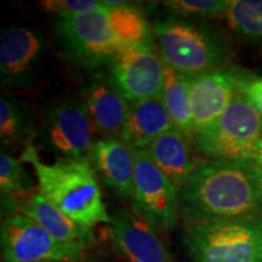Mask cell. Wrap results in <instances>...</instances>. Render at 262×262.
<instances>
[{
	"label": "cell",
	"instance_id": "e0dca14e",
	"mask_svg": "<svg viewBox=\"0 0 262 262\" xmlns=\"http://www.w3.org/2000/svg\"><path fill=\"white\" fill-rule=\"evenodd\" d=\"M150 158L178 191L199 163L192 139L172 127L153 141L146 148Z\"/></svg>",
	"mask_w": 262,
	"mask_h": 262
},
{
	"label": "cell",
	"instance_id": "d4e9b609",
	"mask_svg": "<svg viewBox=\"0 0 262 262\" xmlns=\"http://www.w3.org/2000/svg\"><path fill=\"white\" fill-rule=\"evenodd\" d=\"M40 6L56 17H67L95 14L106 9L107 4L106 2L95 0H47L41 2Z\"/></svg>",
	"mask_w": 262,
	"mask_h": 262
},
{
	"label": "cell",
	"instance_id": "8992f818",
	"mask_svg": "<svg viewBox=\"0 0 262 262\" xmlns=\"http://www.w3.org/2000/svg\"><path fill=\"white\" fill-rule=\"evenodd\" d=\"M108 10L107 5L95 14L56 17L52 22L63 54L85 72L106 67L129 45L118 35Z\"/></svg>",
	"mask_w": 262,
	"mask_h": 262
},
{
	"label": "cell",
	"instance_id": "4fadbf2b",
	"mask_svg": "<svg viewBox=\"0 0 262 262\" xmlns=\"http://www.w3.org/2000/svg\"><path fill=\"white\" fill-rule=\"evenodd\" d=\"M81 95L96 131L103 137H119L130 103L116 90L107 72L102 68L86 71Z\"/></svg>",
	"mask_w": 262,
	"mask_h": 262
},
{
	"label": "cell",
	"instance_id": "d6986e66",
	"mask_svg": "<svg viewBox=\"0 0 262 262\" xmlns=\"http://www.w3.org/2000/svg\"><path fill=\"white\" fill-rule=\"evenodd\" d=\"M37 125L31 111L15 97L2 95L0 98V139L6 147L31 146L37 136Z\"/></svg>",
	"mask_w": 262,
	"mask_h": 262
},
{
	"label": "cell",
	"instance_id": "4316f807",
	"mask_svg": "<svg viewBox=\"0 0 262 262\" xmlns=\"http://www.w3.org/2000/svg\"><path fill=\"white\" fill-rule=\"evenodd\" d=\"M255 162L262 163V137L258 140L256 146V156H255Z\"/></svg>",
	"mask_w": 262,
	"mask_h": 262
},
{
	"label": "cell",
	"instance_id": "2e32d148",
	"mask_svg": "<svg viewBox=\"0 0 262 262\" xmlns=\"http://www.w3.org/2000/svg\"><path fill=\"white\" fill-rule=\"evenodd\" d=\"M21 212L56 239L70 254L72 261L80 257L83 249L93 239L91 228L71 220L40 192L29 196L21 206Z\"/></svg>",
	"mask_w": 262,
	"mask_h": 262
},
{
	"label": "cell",
	"instance_id": "cb8c5ba5",
	"mask_svg": "<svg viewBox=\"0 0 262 262\" xmlns=\"http://www.w3.org/2000/svg\"><path fill=\"white\" fill-rule=\"evenodd\" d=\"M232 0H171L162 4L175 15L188 18H214L226 15Z\"/></svg>",
	"mask_w": 262,
	"mask_h": 262
},
{
	"label": "cell",
	"instance_id": "83f0119b",
	"mask_svg": "<svg viewBox=\"0 0 262 262\" xmlns=\"http://www.w3.org/2000/svg\"><path fill=\"white\" fill-rule=\"evenodd\" d=\"M257 165H258V185H260L261 206H262V163H257Z\"/></svg>",
	"mask_w": 262,
	"mask_h": 262
},
{
	"label": "cell",
	"instance_id": "5b68a950",
	"mask_svg": "<svg viewBox=\"0 0 262 262\" xmlns=\"http://www.w3.org/2000/svg\"><path fill=\"white\" fill-rule=\"evenodd\" d=\"M261 137L260 117L241 93L217 119L193 136L192 145L203 159L255 160Z\"/></svg>",
	"mask_w": 262,
	"mask_h": 262
},
{
	"label": "cell",
	"instance_id": "52a82bcc",
	"mask_svg": "<svg viewBox=\"0 0 262 262\" xmlns=\"http://www.w3.org/2000/svg\"><path fill=\"white\" fill-rule=\"evenodd\" d=\"M95 130L83 102L57 98L45 108L35 141L57 159H90Z\"/></svg>",
	"mask_w": 262,
	"mask_h": 262
},
{
	"label": "cell",
	"instance_id": "7a4b0ae2",
	"mask_svg": "<svg viewBox=\"0 0 262 262\" xmlns=\"http://www.w3.org/2000/svg\"><path fill=\"white\" fill-rule=\"evenodd\" d=\"M22 160L32 164L39 192L71 220L88 228L112 222L90 159H57L45 164L31 145L22 152Z\"/></svg>",
	"mask_w": 262,
	"mask_h": 262
},
{
	"label": "cell",
	"instance_id": "ffe728a7",
	"mask_svg": "<svg viewBox=\"0 0 262 262\" xmlns=\"http://www.w3.org/2000/svg\"><path fill=\"white\" fill-rule=\"evenodd\" d=\"M160 97L173 126L189 139H193L194 129L191 111V78L166 67Z\"/></svg>",
	"mask_w": 262,
	"mask_h": 262
},
{
	"label": "cell",
	"instance_id": "44dd1931",
	"mask_svg": "<svg viewBox=\"0 0 262 262\" xmlns=\"http://www.w3.org/2000/svg\"><path fill=\"white\" fill-rule=\"evenodd\" d=\"M225 16L237 38L262 49V0H232Z\"/></svg>",
	"mask_w": 262,
	"mask_h": 262
},
{
	"label": "cell",
	"instance_id": "8fae6325",
	"mask_svg": "<svg viewBox=\"0 0 262 262\" xmlns=\"http://www.w3.org/2000/svg\"><path fill=\"white\" fill-rule=\"evenodd\" d=\"M254 75L238 67H224L191 78V111L194 135L217 119Z\"/></svg>",
	"mask_w": 262,
	"mask_h": 262
},
{
	"label": "cell",
	"instance_id": "3957f363",
	"mask_svg": "<svg viewBox=\"0 0 262 262\" xmlns=\"http://www.w3.org/2000/svg\"><path fill=\"white\" fill-rule=\"evenodd\" d=\"M152 33L166 67L186 77L227 67L232 56L227 38L199 19L166 16L153 24Z\"/></svg>",
	"mask_w": 262,
	"mask_h": 262
},
{
	"label": "cell",
	"instance_id": "ba28073f",
	"mask_svg": "<svg viewBox=\"0 0 262 262\" xmlns=\"http://www.w3.org/2000/svg\"><path fill=\"white\" fill-rule=\"evenodd\" d=\"M153 39L126 45L106 66L108 79L129 103L158 97L165 68Z\"/></svg>",
	"mask_w": 262,
	"mask_h": 262
},
{
	"label": "cell",
	"instance_id": "484cf974",
	"mask_svg": "<svg viewBox=\"0 0 262 262\" xmlns=\"http://www.w3.org/2000/svg\"><path fill=\"white\" fill-rule=\"evenodd\" d=\"M242 94L247 97L262 122V77H253L244 85Z\"/></svg>",
	"mask_w": 262,
	"mask_h": 262
},
{
	"label": "cell",
	"instance_id": "5bb4252c",
	"mask_svg": "<svg viewBox=\"0 0 262 262\" xmlns=\"http://www.w3.org/2000/svg\"><path fill=\"white\" fill-rule=\"evenodd\" d=\"M111 239L127 262H173L157 229L134 212L122 210L113 216Z\"/></svg>",
	"mask_w": 262,
	"mask_h": 262
},
{
	"label": "cell",
	"instance_id": "30bf717a",
	"mask_svg": "<svg viewBox=\"0 0 262 262\" xmlns=\"http://www.w3.org/2000/svg\"><path fill=\"white\" fill-rule=\"evenodd\" d=\"M47 44L28 26H10L0 37V80L4 88L33 86L44 68Z\"/></svg>",
	"mask_w": 262,
	"mask_h": 262
},
{
	"label": "cell",
	"instance_id": "6da1fadb",
	"mask_svg": "<svg viewBox=\"0 0 262 262\" xmlns=\"http://www.w3.org/2000/svg\"><path fill=\"white\" fill-rule=\"evenodd\" d=\"M189 225L262 216L258 165L250 159L199 160L179 191Z\"/></svg>",
	"mask_w": 262,
	"mask_h": 262
},
{
	"label": "cell",
	"instance_id": "ac0fdd59",
	"mask_svg": "<svg viewBox=\"0 0 262 262\" xmlns=\"http://www.w3.org/2000/svg\"><path fill=\"white\" fill-rule=\"evenodd\" d=\"M173 124L162 97L130 103L119 139L131 149H146L156 139L172 129Z\"/></svg>",
	"mask_w": 262,
	"mask_h": 262
},
{
	"label": "cell",
	"instance_id": "9c48e42d",
	"mask_svg": "<svg viewBox=\"0 0 262 262\" xmlns=\"http://www.w3.org/2000/svg\"><path fill=\"white\" fill-rule=\"evenodd\" d=\"M135 156L133 212L156 229L170 231L179 219V191L156 165L146 149H133Z\"/></svg>",
	"mask_w": 262,
	"mask_h": 262
},
{
	"label": "cell",
	"instance_id": "603a6c76",
	"mask_svg": "<svg viewBox=\"0 0 262 262\" xmlns=\"http://www.w3.org/2000/svg\"><path fill=\"white\" fill-rule=\"evenodd\" d=\"M33 188L34 183L22 165V160L3 150L0 153V191L3 201L14 202L15 198L31 193Z\"/></svg>",
	"mask_w": 262,
	"mask_h": 262
},
{
	"label": "cell",
	"instance_id": "9a60e30c",
	"mask_svg": "<svg viewBox=\"0 0 262 262\" xmlns=\"http://www.w3.org/2000/svg\"><path fill=\"white\" fill-rule=\"evenodd\" d=\"M90 162L95 172L114 194L122 199H133L135 156L119 137H103L95 141Z\"/></svg>",
	"mask_w": 262,
	"mask_h": 262
},
{
	"label": "cell",
	"instance_id": "277c9868",
	"mask_svg": "<svg viewBox=\"0 0 262 262\" xmlns=\"http://www.w3.org/2000/svg\"><path fill=\"white\" fill-rule=\"evenodd\" d=\"M183 244L189 262H262V216L189 225Z\"/></svg>",
	"mask_w": 262,
	"mask_h": 262
},
{
	"label": "cell",
	"instance_id": "7c38bea8",
	"mask_svg": "<svg viewBox=\"0 0 262 262\" xmlns=\"http://www.w3.org/2000/svg\"><path fill=\"white\" fill-rule=\"evenodd\" d=\"M2 253L5 262L72 261L56 239L24 214L10 215L3 221Z\"/></svg>",
	"mask_w": 262,
	"mask_h": 262
},
{
	"label": "cell",
	"instance_id": "7402d4cb",
	"mask_svg": "<svg viewBox=\"0 0 262 262\" xmlns=\"http://www.w3.org/2000/svg\"><path fill=\"white\" fill-rule=\"evenodd\" d=\"M106 4L110 6L108 14H110L111 21H112L118 35L126 44H134V42L152 39L145 17L129 3L106 2Z\"/></svg>",
	"mask_w": 262,
	"mask_h": 262
}]
</instances>
